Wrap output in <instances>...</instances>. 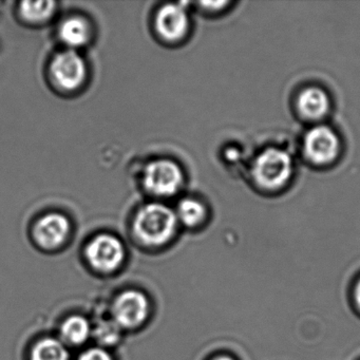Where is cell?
Instances as JSON below:
<instances>
[{"instance_id": "10", "label": "cell", "mask_w": 360, "mask_h": 360, "mask_svg": "<svg viewBox=\"0 0 360 360\" xmlns=\"http://www.w3.org/2000/svg\"><path fill=\"white\" fill-rule=\"evenodd\" d=\"M296 106L303 119L311 122L320 121L330 112V96L321 88H305L299 94Z\"/></svg>"}, {"instance_id": "14", "label": "cell", "mask_w": 360, "mask_h": 360, "mask_svg": "<svg viewBox=\"0 0 360 360\" xmlns=\"http://www.w3.org/2000/svg\"><path fill=\"white\" fill-rule=\"evenodd\" d=\"M31 360H69V353L60 340L46 338L35 345Z\"/></svg>"}, {"instance_id": "13", "label": "cell", "mask_w": 360, "mask_h": 360, "mask_svg": "<svg viewBox=\"0 0 360 360\" xmlns=\"http://www.w3.org/2000/svg\"><path fill=\"white\" fill-rule=\"evenodd\" d=\"M176 219L188 227L201 224L206 217L204 204L195 199H184L180 202L176 210Z\"/></svg>"}, {"instance_id": "8", "label": "cell", "mask_w": 360, "mask_h": 360, "mask_svg": "<svg viewBox=\"0 0 360 360\" xmlns=\"http://www.w3.org/2000/svg\"><path fill=\"white\" fill-rule=\"evenodd\" d=\"M155 27L158 33L167 41L182 39L188 31L189 20L186 10L182 5L164 6L158 12Z\"/></svg>"}, {"instance_id": "18", "label": "cell", "mask_w": 360, "mask_h": 360, "mask_svg": "<svg viewBox=\"0 0 360 360\" xmlns=\"http://www.w3.org/2000/svg\"><path fill=\"white\" fill-rule=\"evenodd\" d=\"M352 297H353L354 305H355L358 311H360V278L356 280L355 284H354Z\"/></svg>"}, {"instance_id": "11", "label": "cell", "mask_w": 360, "mask_h": 360, "mask_svg": "<svg viewBox=\"0 0 360 360\" xmlns=\"http://www.w3.org/2000/svg\"><path fill=\"white\" fill-rule=\"evenodd\" d=\"M90 27L87 20L79 16L67 18L60 24L58 35L71 50L83 47L90 39Z\"/></svg>"}, {"instance_id": "2", "label": "cell", "mask_w": 360, "mask_h": 360, "mask_svg": "<svg viewBox=\"0 0 360 360\" xmlns=\"http://www.w3.org/2000/svg\"><path fill=\"white\" fill-rule=\"evenodd\" d=\"M294 172V163L288 151L280 148H266L255 159L252 174L255 182L269 191L285 186Z\"/></svg>"}, {"instance_id": "6", "label": "cell", "mask_w": 360, "mask_h": 360, "mask_svg": "<svg viewBox=\"0 0 360 360\" xmlns=\"http://www.w3.org/2000/svg\"><path fill=\"white\" fill-rule=\"evenodd\" d=\"M87 258L90 264L101 271H113L119 269L125 257L123 244L117 238L101 235L88 245Z\"/></svg>"}, {"instance_id": "16", "label": "cell", "mask_w": 360, "mask_h": 360, "mask_svg": "<svg viewBox=\"0 0 360 360\" xmlns=\"http://www.w3.org/2000/svg\"><path fill=\"white\" fill-rule=\"evenodd\" d=\"M120 333L121 328L115 321H105L96 328V336L103 345H112L119 340Z\"/></svg>"}, {"instance_id": "7", "label": "cell", "mask_w": 360, "mask_h": 360, "mask_svg": "<svg viewBox=\"0 0 360 360\" xmlns=\"http://www.w3.org/2000/svg\"><path fill=\"white\" fill-rule=\"evenodd\" d=\"M149 303L145 295L138 290H127L113 303V321L123 328L140 326L148 316Z\"/></svg>"}, {"instance_id": "3", "label": "cell", "mask_w": 360, "mask_h": 360, "mask_svg": "<svg viewBox=\"0 0 360 360\" xmlns=\"http://www.w3.org/2000/svg\"><path fill=\"white\" fill-rule=\"evenodd\" d=\"M305 157L316 165H328L338 158L340 140L328 126L318 125L309 129L303 138Z\"/></svg>"}, {"instance_id": "9", "label": "cell", "mask_w": 360, "mask_h": 360, "mask_svg": "<svg viewBox=\"0 0 360 360\" xmlns=\"http://www.w3.org/2000/svg\"><path fill=\"white\" fill-rule=\"evenodd\" d=\"M70 233V223L60 214H49L35 226V238L43 248H53L66 241Z\"/></svg>"}, {"instance_id": "17", "label": "cell", "mask_w": 360, "mask_h": 360, "mask_svg": "<svg viewBox=\"0 0 360 360\" xmlns=\"http://www.w3.org/2000/svg\"><path fill=\"white\" fill-rule=\"evenodd\" d=\"M79 360H113L110 354L100 347L87 349L82 354Z\"/></svg>"}, {"instance_id": "5", "label": "cell", "mask_w": 360, "mask_h": 360, "mask_svg": "<svg viewBox=\"0 0 360 360\" xmlns=\"http://www.w3.org/2000/svg\"><path fill=\"white\" fill-rule=\"evenodd\" d=\"M51 75L60 88L75 90L85 81L87 67L84 58L75 50L69 49L54 56Z\"/></svg>"}, {"instance_id": "19", "label": "cell", "mask_w": 360, "mask_h": 360, "mask_svg": "<svg viewBox=\"0 0 360 360\" xmlns=\"http://www.w3.org/2000/svg\"><path fill=\"white\" fill-rule=\"evenodd\" d=\"M212 360H236L235 358L231 357L229 355H219L217 356L216 358H214Z\"/></svg>"}, {"instance_id": "1", "label": "cell", "mask_w": 360, "mask_h": 360, "mask_svg": "<svg viewBox=\"0 0 360 360\" xmlns=\"http://www.w3.org/2000/svg\"><path fill=\"white\" fill-rule=\"evenodd\" d=\"M178 219L167 206L148 204L141 208L134 220V233L147 245L167 243L176 233Z\"/></svg>"}, {"instance_id": "4", "label": "cell", "mask_w": 360, "mask_h": 360, "mask_svg": "<svg viewBox=\"0 0 360 360\" xmlns=\"http://www.w3.org/2000/svg\"><path fill=\"white\" fill-rule=\"evenodd\" d=\"M183 184L180 166L170 160H158L147 165L144 185L149 193L158 197L174 195Z\"/></svg>"}, {"instance_id": "15", "label": "cell", "mask_w": 360, "mask_h": 360, "mask_svg": "<svg viewBox=\"0 0 360 360\" xmlns=\"http://www.w3.org/2000/svg\"><path fill=\"white\" fill-rule=\"evenodd\" d=\"M56 11L53 1H24L20 5V13L31 22H43Z\"/></svg>"}, {"instance_id": "12", "label": "cell", "mask_w": 360, "mask_h": 360, "mask_svg": "<svg viewBox=\"0 0 360 360\" xmlns=\"http://www.w3.org/2000/svg\"><path fill=\"white\" fill-rule=\"evenodd\" d=\"M63 339L71 345H82L91 334L89 322L82 316H72L63 323L60 328Z\"/></svg>"}]
</instances>
